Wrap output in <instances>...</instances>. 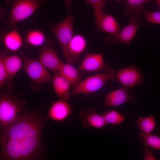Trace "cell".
Segmentation results:
<instances>
[{"label":"cell","mask_w":160,"mask_h":160,"mask_svg":"<svg viewBox=\"0 0 160 160\" xmlns=\"http://www.w3.org/2000/svg\"><path fill=\"white\" fill-rule=\"evenodd\" d=\"M160 9V0H154Z\"/></svg>","instance_id":"obj_30"},{"label":"cell","mask_w":160,"mask_h":160,"mask_svg":"<svg viewBox=\"0 0 160 160\" xmlns=\"http://www.w3.org/2000/svg\"><path fill=\"white\" fill-rule=\"evenodd\" d=\"M26 39L27 42L34 46H39L43 45L46 40L44 34L41 31L32 30L27 35Z\"/></svg>","instance_id":"obj_23"},{"label":"cell","mask_w":160,"mask_h":160,"mask_svg":"<svg viewBox=\"0 0 160 160\" xmlns=\"http://www.w3.org/2000/svg\"><path fill=\"white\" fill-rule=\"evenodd\" d=\"M73 16L68 13L61 22L54 24L51 28V31L60 43L63 53L73 36Z\"/></svg>","instance_id":"obj_6"},{"label":"cell","mask_w":160,"mask_h":160,"mask_svg":"<svg viewBox=\"0 0 160 160\" xmlns=\"http://www.w3.org/2000/svg\"><path fill=\"white\" fill-rule=\"evenodd\" d=\"M107 0H85L86 4H90L92 7L96 20V24L98 22L102 13L103 8Z\"/></svg>","instance_id":"obj_25"},{"label":"cell","mask_w":160,"mask_h":160,"mask_svg":"<svg viewBox=\"0 0 160 160\" xmlns=\"http://www.w3.org/2000/svg\"><path fill=\"white\" fill-rule=\"evenodd\" d=\"M38 60L45 67L55 73L58 72L63 64L54 49L46 45L41 49Z\"/></svg>","instance_id":"obj_10"},{"label":"cell","mask_w":160,"mask_h":160,"mask_svg":"<svg viewBox=\"0 0 160 160\" xmlns=\"http://www.w3.org/2000/svg\"><path fill=\"white\" fill-rule=\"evenodd\" d=\"M144 152L145 155L143 160H156L152 151L149 149L148 147L145 146Z\"/></svg>","instance_id":"obj_28"},{"label":"cell","mask_w":160,"mask_h":160,"mask_svg":"<svg viewBox=\"0 0 160 160\" xmlns=\"http://www.w3.org/2000/svg\"><path fill=\"white\" fill-rule=\"evenodd\" d=\"M129 23L122 29L115 36L106 38L105 41L108 44H116L118 42L124 43L128 45L132 40L140 24L137 23L140 20L137 16L129 17Z\"/></svg>","instance_id":"obj_7"},{"label":"cell","mask_w":160,"mask_h":160,"mask_svg":"<svg viewBox=\"0 0 160 160\" xmlns=\"http://www.w3.org/2000/svg\"><path fill=\"white\" fill-rule=\"evenodd\" d=\"M117 80L129 89L136 85L142 83L143 79L138 69L134 66L119 69L115 73Z\"/></svg>","instance_id":"obj_9"},{"label":"cell","mask_w":160,"mask_h":160,"mask_svg":"<svg viewBox=\"0 0 160 160\" xmlns=\"http://www.w3.org/2000/svg\"><path fill=\"white\" fill-rule=\"evenodd\" d=\"M116 78L113 69L108 67L102 72L87 77L81 81L71 92L70 96L94 93L100 89L107 81H113Z\"/></svg>","instance_id":"obj_4"},{"label":"cell","mask_w":160,"mask_h":160,"mask_svg":"<svg viewBox=\"0 0 160 160\" xmlns=\"http://www.w3.org/2000/svg\"><path fill=\"white\" fill-rule=\"evenodd\" d=\"M25 101L17 96L7 92L1 93L0 96V126L12 122L18 114L25 110Z\"/></svg>","instance_id":"obj_3"},{"label":"cell","mask_w":160,"mask_h":160,"mask_svg":"<svg viewBox=\"0 0 160 160\" xmlns=\"http://www.w3.org/2000/svg\"><path fill=\"white\" fill-rule=\"evenodd\" d=\"M129 89L123 86L122 87L108 93L105 97L104 105L106 107H116L127 102H133L135 96L130 95L128 92Z\"/></svg>","instance_id":"obj_12"},{"label":"cell","mask_w":160,"mask_h":160,"mask_svg":"<svg viewBox=\"0 0 160 160\" xmlns=\"http://www.w3.org/2000/svg\"></svg>","instance_id":"obj_31"},{"label":"cell","mask_w":160,"mask_h":160,"mask_svg":"<svg viewBox=\"0 0 160 160\" xmlns=\"http://www.w3.org/2000/svg\"><path fill=\"white\" fill-rule=\"evenodd\" d=\"M55 73L52 80L54 90L60 99L67 101L71 96L70 84L59 72Z\"/></svg>","instance_id":"obj_15"},{"label":"cell","mask_w":160,"mask_h":160,"mask_svg":"<svg viewBox=\"0 0 160 160\" xmlns=\"http://www.w3.org/2000/svg\"><path fill=\"white\" fill-rule=\"evenodd\" d=\"M145 15L144 22L160 24V11L150 12L144 10Z\"/></svg>","instance_id":"obj_27"},{"label":"cell","mask_w":160,"mask_h":160,"mask_svg":"<svg viewBox=\"0 0 160 160\" xmlns=\"http://www.w3.org/2000/svg\"><path fill=\"white\" fill-rule=\"evenodd\" d=\"M135 122L141 132L145 133H151L156 127L155 118L152 115L145 117H140Z\"/></svg>","instance_id":"obj_21"},{"label":"cell","mask_w":160,"mask_h":160,"mask_svg":"<svg viewBox=\"0 0 160 160\" xmlns=\"http://www.w3.org/2000/svg\"><path fill=\"white\" fill-rule=\"evenodd\" d=\"M107 67L104 64L102 53H89L84 56L80 69L89 72H99L103 71Z\"/></svg>","instance_id":"obj_14"},{"label":"cell","mask_w":160,"mask_h":160,"mask_svg":"<svg viewBox=\"0 0 160 160\" xmlns=\"http://www.w3.org/2000/svg\"><path fill=\"white\" fill-rule=\"evenodd\" d=\"M4 44L8 49L13 52L17 51L23 44V41L19 32L13 30L8 32L3 38Z\"/></svg>","instance_id":"obj_18"},{"label":"cell","mask_w":160,"mask_h":160,"mask_svg":"<svg viewBox=\"0 0 160 160\" xmlns=\"http://www.w3.org/2000/svg\"><path fill=\"white\" fill-rule=\"evenodd\" d=\"M80 121L85 127L101 128L106 125L102 115L98 113L94 108L87 109L79 114Z\"/></svg>","instance_id":"obj_11"},{"label":"cell","mask_w":160,"mask_h":160,"mask_svg":"<svg viewBox=\"0 0 160 160\" xmlns=\"http://www.w3.org/2000/svg\"><path fill=\"white\" fill-rule=\"evenodd\" d=\"M69 12L72 10V2L73 0H63Z\"/></svg>","instance_id":"obj_29"},{"label":"cell","mask_w":160,"mask_h":160,"mask_svg":"<svg viewBox=\"0 0 160 160\" xmlns=\"http://www.w3.org/2000/svg\"><path fill=\"white\" fill-rule=\"evenodd\" d=\"M139 140L145 146L160 150V137L151 133L142 132L139 134Z\"/></svg>","instance_id":"obj_24"},{"label":"cell","mask_w":160,"mask_h":160,"mask_svg":"<svg viewBox=\"0 0 160 160\" xmlns=\"http://www.w3.org/2000/svg\"><path fill=\"white\" fill-rule=\"evenodd\" d=\"M47 2V0H6L5 3L12 7L6 28H13L17 23L29 17L39 7Z\"/></svg>","instance_id":"obj_2"},{"label":"cell","mask_w":160,"mask_h":160,"mask_svg":"<svg viewBox=\"0 0 160 160\" xmlns=\"http://www.w3.org/2000/svg\"><path fill=\"white\" fill-rule=\"evenodd\" d=\"M71 106L62 99L54 102L50 108L47 118L57 121L65 120L72 113Z\"/></svg>","instance_id":"obj_13"},{"label":"cell","mask_w":160,"mask_h":160,"mask_svg":"<svg viewBox=\"0 0 160 160\" xmlns=\"http://www.w3.org/2000/svg\"><path fill=\"white\" fill-rule=\"evenodd\" d=\"M47 119L38 112H25L9 124L0 126V160L39 159L41 136Z\"/></svg>","instance_id":"obj_1"},{"label":"cell","mask_w":160,"mask_h":160,"mask_svg":"<svg viewBox=\"0 0 160 160\" xmlns=\"http://www.w3.org/2000/svg\"><path fill=\"white\" fill-rule=\"evenodd\" d=\"M5 55L1 54L0 56V86H3L6 81L9 79L8 72L5 64Z\"/></svg>","instance_id":"obj_26"},{"label":"cell","mask_w":160,"mask_h":160,"mask_svg":"<svg viewBox=\"0 0 160 160\" xmlns=\"http://www.w3.org/2000/svg\"><path fill=\"white\" fill-rule=\"evenodd\" d=\"M96 25L102 31L109 33L113 36H116L119 32V26L114 17L103 12Z\"/></svg>","instance_id":"obj_16"},{"label":"cell","mask_w":160,"mask_h":160,"mask_svg":"<svg viewBox=\"0 0 160 160\" xmlns=\"http://www.w3.org/2000/svg\"><path fill=\"white\" fill-rule=\"evenodd\" d=\"M106 125L120 126L125 119V116L118 111L111 110L105 111L102 114Z\"/></svg>","instance_id":"obj_22"},{"label":"cell","mask_w":160,"mask_h":160,"mask_svg":"<svg viewBox=\"0 0 160 160\" xmlns=\"http://www.w3.org/2000/svg\"><path fill=\"white\" fill-rule=\"evenodd\" d=\"M87 45V41L84 36L80 34L73 36L63 53L68 63L72 64L77 62Z\"/></svg>","instance_id":"obj_8"},{"label":"cell","mask_w":160,"mask_h":160,"mask_svg":"<svg viewBox=\"0 0 160 160\" xmlns=\"http://www.w3.org/2000/svg\"><path fill=\"white\" fill-rule=\"evenodd\" d=\"M5 64L8 72L9 79L13 77L20 69L22 63L20 58L16 55H5Z\"/></svg>","instance_id":"obj_19"},{"label":"cell","mask_w":160,"mask_h":160,"mask_svg":"<svg viewBox=\"0 0 160 160\" xmlns=\"http://www.w3.org/2000/svg\"><path fill=\"white\" fill-rule=\"evenodd\" d=\"M23 59L25 72L35 83L42 84L52 80L49 72L38 60L23 56Z\"/></svg>","instance_id":"obj_5"},{"label":"cell","mask_w":160,"mask_h":160,"mask_svg":"<svg viewBox=\"0 0 160 160\" xmlns=\"http://www.w3.org/2000/svg\"><path fill=\"white\" fill-rule=\"evenodd\" d=\"M58 72L73 88L81 81L79 70L71 64L63 63Z\"/></svg>","instance_id":"obj_17"},{"label":"cell","mask_w":160,"mask_h":160,"mask_svg":"<svg viewBox=\"0 0 160 160\" xmlns=\"http://www.w3.org/2000/svg\"><path fill=\"white\" fill-rule=\"evenodd\" d=\"M127 3L124 10V13L128 16H138L143 12V4L151 0H127Z\"/></svg>","instance_id":"obj_20"}]
</instances>
